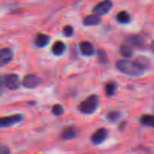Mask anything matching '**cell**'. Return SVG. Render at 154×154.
I'll list each match as a JSON object with an SVG mask.
<instances>
[{"mask_svg":"<svg viewBox=\"0 0 154 154\" xmlns=\"http://www.w3.org/2000/svg\"><path fill=\"white\" fill-rule=\"evenodd\" d=\"M116 68L119 72L131 77H140L144 73L145 69L137 62L121 60L116 63Z\"/></svg>","mask_w":154,"mask_h":154,"instance_id":"cell-1","label":"cell"},{"mask_svg":"<svg viewBox=\"0 0 154 154\" xmlns=\"http://www.w3.org/2000/svg\"><path fill=\"white\" fill-rule=\"evenodd\" d=\"M100 104L99 96L97 95H91L86 98L79 105V111L84 114H91L96 111Z\"/></svg>","mask_w":154,"mask_h":154,"instance_id":"cell-2","label":"cell"},{"mask_svg":"<svg viewBox=\"0 0 154 154\" xmlns=\"http://www.w3.org/2000/svg\"><path fill=\"white\" fill-rule=\"evenodd\" d=\"M24 119V116L22 114H15L0 117V129L11 127L14 125L21 123Z\"/></svg>","mask_w":154,"mask_h":154,"instance_id":"cell-3","label":"cell"},{"mask_svg":"<svg viewBox=\"0 0 154 154\" xmlns=\"http://www.w3.org/2000/svg\"><path fill=\"white\" fill-rule=\"evenodd\" d=\"M113 2L111 0H104L98 3L97 5H95L93 8V13L99 16H104L107 14L113 8Z\"/></svg>","mask_w":154,"mask_h":154,"instance_id":"cell-4","label":"cell"},{"mask_svg":"<svg viewBox=\"0 0 154 154\" xmlns=\"http://www.w3.org/2000/svg\"><path fill=\"white\" fill-rule=\"evenodd\" d=\"M5 86L11 90H17L21 86V81L16 74H8L4 77Z\"/></svg>","mask_w":154,"mask_h":154,"instance_id":"cell-5","label":"cell"},{"mask_svg":"<svg viewBox=\"0 0 154 154\" xmlns=\"http://www.w3.org/2000/svg\"><path fill=\"white\" fill-rule=\"evenodd\" d=\"M42 84V79L37 75H27L22 81V85L27 89H36Z\"/></svg>","mask_w":154,"mask_h":154,"instance_id":"cell-6","label":"cell"},{"mask_svg":"<svg viewBox=\"0 0 154 154\" xmlns=\"http://www.w3.org/2000/svg\"><path fill=\"white\" fill-rule=\"evenodd\" d=\"M14 59V53L8 48L0 49V67H3L11 63Z\"/></svg>","mask_w":154,"mask_h":154,"instance_id":"cell-7","label":"cell"},{"mask_svg":"<svg viewBox=\"0 0 154 154\" xmlns=\"http://www.w3.org/2000/svg\"><path fill=\"white\" fill-rule=\"evenodd\" d=\"M107 136H108V131L107 130V129L101 128L91 135V141L95 145H100L107 139Z\"/></svg>","mask_w":154,"mask_h":154,"instance_id":"cell-8","label":"cell"},{"mask_svg":"<svg viewBox=\"0 0 154 154\" xmlns=\"http://www.w3.org/2000/svg\"><path fill=\"white\" fill-rule=\"evenodd\" d=\"M125 42L130 47L142 48L145 45V40L140 35H131L126 37Z\"/></svg>","mask_w":154,"mask_h":154,"instance_id":"cell-9","label":"cell"},{"mask_svg":"<svg viewBox=\"0 0 154 154\" xmlns=\"http://www.w3.org/2000/svg\"><path fill=\"white\" fill-rule=\"evenodd\" d=\"M79 134V129L75 126H68L66 127L62 132L60 135V138L63 141H70V140L74 139L77 138Z\"/></svg>","mask_w":154,"mask_h":154,"instance_id":"cell-10","label":"cell"},{"mask_svg":"<svg viewBox=\"0 0 154 154\" xmlns=\"http://www.w3.org/2000/svg\"><path fill=\"white\" fill-rule=\"evenodd\" d=\"M79 48L82 55L85 56V57L93 56L95 54V52H96L94 45L89 42H81L79 45Z\"/></svg>","mask_w":154,"mask_h":154,"instance_id":"cell-11","label":"cell"},{"mask_svg":"<svg viewBox=\"0 0 154 154\" xmlns=\"http://www.w3.org/2000/svg\"><path fill=\"white\" fill-rule=\"evenodd\" d=\"M101 16L94 14L85 17L83 20L82 23L85 26H94L99 25V24H101Z\"/></svg>","mask_w":154,"mask_h":154,"instance_id":"cell-12","label":"cell"},{"mask_svg":"<svg viewBox=\"0 0 154 154\" xmlns=\"http://www.w3.org/2000/svg\"><path fill=\"white\" fill-rule=\"evenodd\" d=\"M50 41H51V38L48 35L45 34H42V33H39L36 35V38H35V45L37 48H45V46L49 44Z\"/></svg>","mask_w":154,"mask_h":154,"instance_id":"cell-13","label":"cell"},{"mask_svg":"<svg viewBox=\"0 0 154 154\" xmlns=\"http://www.w3.org/2000/svg\"><path fill=\"white\" fill-rule=\"evenodd\" d=\"M66 48V45L63 42H61V41H57V42H56L53 45L52 48H51V51H52V54L54 56L60 57V56H61L65 52Z\"/></svg>","mask_w":154,"mask_h":154,"instance_id":"cell-14","label":"cell"},{"mask_svg":"<svg viewBox=\"0 0 154 154\" xmlns=\"http://www.w3.org/2000/svg\"><path fill=\"white\" fill-rule=\"evenodd\" d=\"M116 20L121 24H128L131 22V18L128 12L125 11H122L119 12L117 14Z\"/></svg>","mask_w":154,"mask_h":154,"instance_id":"cell-15","label":"cell"},{"mask_svg":"<svg viewBox=\"0 0 154 154\" xmlns=\"http://www.w3.org/2000/svg\"><path fill=\"white\" fill-rule=\"evenodd\" d=\"M140 122L143 126H149V127H154V115L144 114V115L141 116L140 119Z\"/></svg>","mask_w":154,"mask_h":154,"instance_id":"cell-16","label":"cell"},{"mask_svg":"<svg viewBox=\"0 0 154 154\" xmlns=\"http://www.w3.org/2000/svg\"><path fill=\"white\" fill-rule=\"evenodd\" d=\"M117 90V84L114 81H110L107 83L105 86V93L106 95L109 97L113 96Z\"/></svg>","mask_w":154,"mask_h":154,"instance_id":"cell-17","label":"cell"},{"mask_svg":"<svg viewBox=\"0 0 154 154\" xmlns=\"http://www.w3.org/2000/svg\"><path fill=\"white\" fill-rule=\"evenodd\" d=\"M120 53L125 58H131L133 56V51L129 45H123L120 47Z\"/></svg>","mask_w":154,"mask_h":154,"instance_id":"cell-18","label":"cell"},{"mask_svg":"<svg viewBox=\"0 0 154 154\" xmlns=\"http://www.w3.org/2000/svg\"><path fill=\"white\" fill-rule=\"evenodd\" d=\"M98 60L101 64H106L108 63V57L105 51L100 49L98 51Z\"/></svg>","mask_w":154,"mask_h":154,"instance_id":"cell-19","label":"cell"},{"mask_svg":"<svg viewBox=\"0 0 154 154\" xmlns=\"http://www.w3.org/2000/svg\"><path fill=\"white\" fill-rule=\"evenodd\" d=\"M120 117V113L118 111H110L107 116V119L110 123H116Z\"/></svg>","mask_w":154,"mask_h":154,"instance_id":"cell-20","label":"cell"},{"mask_svg":"<svg viewBox=\"0 0 154 154\" xmlns=\"http://www.w3.org/2000/svg\"><path fill=\"white\" fill-rule=\"evenodd\" d=\"M63 111H64V109L61 105H54L51 109L52 114H54L56 117L61 116L63 114Z\"/></svg>","mask_w":154,"mask_h":154,"instance_id":"cell-21","label":"cell"},{"mask_svg":"<svg viewBox=\"0 0 154 154\" xmlns=\"http://www.w3.org/2000/svg\"><path fill=\"white\" fill-rule=\"evenodd\" d=\"M62 32L65 37H71L74 33V29L72 26H65L63 27Z\"/></svg>","mask_w":154,"mask_h":154,"instance_id":"cell-22","label":"cell"},{"mask_svg":"<svg viewBox=\"0 0 154 154\" xmlns=\"http://www.w3.org/2000/svg\"><path fill=\"white\" fill-rule=\"evenodd\" d=\"M135 62H137V63H138L140 66H141L143 69H145V68H146L148 65L147 60H146V57H139V58L137 59Z\"/></svg>","mask_w":154,"mask_h":154,"instance_id":"cell-23","label":"cell"},{"mask_svg":"<svg viewBox=\"0 0 154 154\" xmlns=\"http://www.w3.org/2000/svg\"><path fill=\"white\" fill-rule=\"evenodd\" d=\"M11 151L8 147L5 145H0V154L10 153Z\"/></svg>","mask_w":154,"mask_h":154,"instance_id":"cell-24","label":"cell"},{"mask_svg":"<svg viewBox=\"0 0 154 154\" xmlns=\"http://www.w3.org/2000/svg\"><path fill=\"white\" fill-rule=\"evenodd\" d=\"M5 86V83H4V78L2 77L0 75V96H2V92H3V87Z\"/></svg>","mask_w":154,"mask_h":154,"instance_id":"cell-25","label":"cell"},{"mask_svg":"<svg viewBox=\"0 0 154 154\" xmlns=\"http://www.w3.org/2000/svg\"><path fill=\"white\" fill-rule=\"evenodd\" d=\"M150 48L151 49H152V52L154 53V41H152V42H151V45H150Z\"/></svg>","mask_w":154,"mask_h":154,"instance_id":"cell-26","label":"cell"}]
</instances>
